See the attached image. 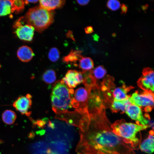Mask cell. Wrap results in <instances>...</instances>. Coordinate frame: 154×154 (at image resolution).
<instances>
[{
	"label": "cell",
	"instance_id": "8fae6325",
	"mask_svg": "<svg viewBox=\"0 0 154 154\" xmlns=\"http://www.w3.org/2000/svg\"><path fill=\"white\" fill-rule=\"evenodd\" d=\"M32 101L31 99L26 96H21L19 97L13 102V106L16 110L22 114L29 116L31 113L29 110L31 107Z\"/></svg>",
	"mask_w": 154,
	"mask_h": 154
},
{
	"label": "cell",
	"instance_id": "6da1fadb",
	"mask_svg": "<svg viewBox=\"0 0 154 154\" xmlns=\"http://www.w3.org/2000/svg\"><path fill=\"white\" fill-rule=\"evenodd\" d=\"M89 116L78 127V154H136V149L112 131L105 110Z\"/></svg>",
	"mask_w": 154,
	"mask_h": 154
},
{
	"label": "cell",
	"instance_id": "484cf974",
	"mask_svg": "<svg viewBox=\"0 0 154 154\" xmlns=\"http://www.w3.org/2000/svg\"><path fill=\"white\" fill-rule=\"evenodd\" d=\"M85 31L86 34H90L94 32L93 27L90 26H88L84 29Z\"/></svg>",
	"mask_w": 154,
	"mask_h": 154
},
{
	"label": "cell",
	"instance_id": "30bf717a",
	"mask_svg": "<svg viewBox=\"0 0 154 154\" xmlns=\"http://www.w3.org/2000/svg\"><path fill=\"white\" fill-rule=\"evenodd\" d=\"M125 112L131 119L136 121L137 123L143 125H148V120L143 116L141 109L139 107L129 104L126 106Z\"/></svg>",
	"mask_w": 154,
	"mask_h": 154
},
{
	"label": "cell",
	"instance_id": "7402d4cb",
	"mask_svg": "<svg viewBox=\"0 0 154 154\" xmlns=\"http://www.w3.org/2000/svg\"><path fill=\"white\" fill-rule=\"evenodd\" d=\"M12 6L11 12L18 13L24 9L25 4V1L22 0H11Z\"/></svg>",
	"mask_w": 154,
	"mask_h": 154
},
{
	"label": "cell",
	"instance_id": "52a82bcc",
	"mask_svg": "<svg viewBox=\"0 0 154 154\" xmlns=\"http://www.w3.org/2000/svg\"><path fill=\"white\" fill-rule=\"evenodd\" d=\"M71 104L72 107L78 110L87 111V105L88 98L87 90L83 87L77 89L74 93Z\"/></svg>",
	"mask_w": 154,
	"mask_h": 154
},
{
	"label": "cell",
	"instance_id": "4316f807",
	"mask_svg": "<svg viewBox=\"0 0 154 154\" xmlns=\"http://www.w3.org/2000/svg\"><path fill=\"white\" fill-rule=\"evenodd\" d=\"M121 14H125L127 10V6L124 4H122L121 5Z\"/></svg>",
	"mask_w": 154,
	"mask_h": 154
},
{
	"label": "cell",
	"instance_id": "2e32d148",
	"mask_svg": "<svg viewBox=\"0 0 154 154\" xmlns=\"http://www.w3.org/2000/svg\"><path fill=\"white\" fill-rule=\"evenodd\" d=\"M130 104L129 99L120 101L113 99L110 105V109L113 113L119 112L121 114H123L125 112L126 106Z\"/></svg>",
	"mask_w": 154,
	"mask_h": 154
},
{
	"label": "cell",
	"instance_id": "cb8c5ba5",
	"mask_svg": "<svg viewBox=\"0 0 154 154\" xmlns=\"http://www.w3.org/2000/svg\"><path fill=\"white\" fill-rule=\"evenodd\" d=\"M48 58L52 62H55L59 59L60 52L58 49L55 47L51 48L48 53Z\"/></svg>",
	"mask_w": 154,
	"mask_h": 154
},
{
	"label": "cell",
	"instance_id": "8992f818",
	"mask_svg": "<svg viewBox=\"0 0 154 154\" xmlns=\"http://www.w3.org/2000/svg\"><path fill=\"white\" fill-rule=\"evenodd\" d=\"M24 17H22L15 22L13 25L15 33L20 39L30 41L33 39L35 29L28 24L24 25Z\"/></svg>",
	"mask_w": 154,
	"mask_h": 154
},
{
	"label": "cell",
	"instance_id": "ac0fdd59",
	"mask_svg": "<svg viewBox=\"0 0 154 154\" xmlns=\"http://www.w3.org/2000/svg\"><path fill=\"white\" fill-rule=\"evenodd\" d=\"M78 66L83 71L92 70L94 64L92 59L89 57H82L79 60Z\"/></svg>",
	"mask_w": 154,
	"mask_h": 154
},
{
	"label": "cell",
	"instance_id": "5b68a950",
	"mask_svg": "<svg viewBox=\"0 0 154 154\" xmlns=\"http://www.w3.org/2000/svg\"><path fill=\"white\" fill-rule=\"evenodd\" d=\"M131 104L137 106L146 112H151L154 107V94L150 91L139 93L136 91L129 98Z\"/></svg>",
	"mask_w": 154,
	"mask_h": 154
},
{
	"label": "cell",
	"instance_id": "3957f363",
	"mask_svg": "<svg viewBox=\"0 0 154 154\" xmlns=\"http://www.w3.org/2000/svg\"><path fill=\"white\" fill-rule=\"evenodd\" d=\"M111 127L112 131L116 135L136 149L135 147L140 143V141L136 136L137 133L150 126L149 125H143L137 123L127 122L124 119H121L111 124Z\"/></svg>",
	"mask_w": 154,
	"mask_h": 154
},
{
	"label": "cell",
	"instance_id": "4fadbf2b",
	"mask_svg": "<svg viewBox=\"0 0 154 154\" xmlns=\"http://www.w3.org/2000/svg\"><path fill=\"white\" fill-rule=\"evenodd\" d=\"M154 131L152 130L147 138L139 144V148L142 151L151 154L154 151Z\"/></svg>",
	"mask_w": 154,
	"mask_h": 154
},
{
	"label": "cell",
	"instance_id": "44dd1931",
	"mask_svg": "<svg viewBox=\"0 0 154 154\" xmlns=\"http://www.w3.org/2000/svg\"><path fill=\"white\" fill-rule=\"evenodd\" d=\"M56 78L55 71L52 69L46 70L42 74L43 80L47 84H51L54 82Z\"/></svg>",
	"mask_w": 154,
	"mask_h": 154
},
{
	"label": "cell",
	"instance_id": "9c48e42d",
	"mask_svg": "<svg viewBox=\"0 0 154 154\" xmlns=\"http://www.w3.org/2000/svg\"><path fill=\"white\" fill-rule=\"evenodd\" d=\"M83 78L82 72L76 70H69L61 81L69 88H72L82 83Z\"/></svg>",
	"mask_w": 154,
	"mask_h": 154
},
{
	"label": "cell",
	"instance_id": "7a4b0ae2",
	"mask_svg": "<svg viewBox=\"0 0 154 154\" xmlns=\"http://www.w3.org/2000/svg\"><path fill=\"white\" fill-rule=\"evenodd\" d=\"M74 90L69 88L61 80L53 85L51 99L52 109L57 114H64L72 108L71 102Z\"/></svg>",
	"mask_w": 154,
	"mask_h": 154
},
{
	"label": "cell",
	"instance_id": "5bb4252c",
	"mask_svg": "<svg viewBox=\"0 0 154 154\" xmlns=\"http://www.w3.org/2000/svg\"><path fill=\"white\" fill-rule=\"evenodd\" d=\"M17 54L19 59L24 62L30 61L35 55L32 49L27 46L20 47L17 50Z\"/></svg>",
	"mask_w": 154,
	"mask_h": 154
},
{
	"label": "cell",
	"instance_id": "ba28073f",
	"mask_svg": "<svg viewBox=\"0 0 154 154\" xmlns=\"http://www.w3.org/2000/svg\"><path fill=\"white\" fill-rule=\"evenodd\" d=\"M142 76L137 82L138 86L145 91H154V71L149 68H146L143 71Z\"/></svg>",
	"mask_w": 154,
	"mask_h": 154
},
{
	"label": "cell",
	"instance_id": "277c9868",
	"mask_svg": "<svg viewBox=\"0 0 154 154\" xmlns=\"http://www.w3.org/2000/svg\"><path fill=\"white\" fill-rule=\"evenodd\" d=\"M24 19L27 24L33 26L38 32H41L53 22L54 13L40 6L35 7L29 10Z\"/></svg>",
	"mask_w": 154,
	"mask_h": 154
},
{
	"label": "cell",
	"instance_id": "f1b7e54d",
	"mask_svg": "<svg viewBox=\"0 0 154 154\" xmlns=\"http://www.w3.org/2000/svg\"><path fill=\"white\" fill-rule=\"evenodd\" d=\"M26 97L28 98L31 99L32 98V96L30 94H27Z\"/></svg>",
	"mask_w": 154,
	"mask_h": 154
},
{
	"label": "cell",
	"instance_id": "603a6c76",
	"mask_svg": "<svg viewBox=\"0 0 154 154\" xmlns=\"http://www.w3.org/2000/svg\"><path fill=\"white\" fill-rule=\"evenodd\" d=\"M92 72L96 79H100L104 77L106 74L107 72L103 66H100L97 67L93 70H92Z\"/></svg>",
	"mask_w": 154,
	"mask_h": 154
},
{
	"label": "cell",
	"instance_id": "7c38bea8",
	"mask_svg": "<svg viewBox=\"0 0 154 154\" xmlns=\"http://www.w3.org/2000/svg\"><path fill=\"white\" fill-rule=\"evenodd\" d=\"M133 88L132 86H127L123 83L122 86L114 88L112 91L113 99L120 101L129 99L130 96L127 93Z\"/></svg>",
	"mask_w": 154,
	"mask_h": 154
},
{
	"label": "cell",
	"instance_id": "9a60e30c",
	"mask_svg": "<svg viewBox=\"0 0 154 154\" xmlns=\"http://www.w3.org/2000/svg\"><path fill=\"white\" fill-rule=\"evenodd\" d=\"M39 1L40 7L49 11L60 8L65 3V1L62 0H41Z\"/></svg>",
	"mask_w": 154,
	"mask_h": 154
},
{
	"label": "cell",
	"instance_id": "e0dca14e",
	"mask_svg": "<svg viewBox=\"0 0 154 154\" xmlns=\"http://www.w3.org/2000/svg\"><path fill=\"white\" fill-rule=\"evenodd\" d=\"M82 53L81 50L72 49L67 56L63 58L62 61L67 64H73L77 66L76 62L83 57Z\"/></svg>",
	"mask_w": 154,
	"mask_h": 154
},
{
	"label": "cell",
	"instance_id": "4dcf8cb0",
	"mask_svg": "<svg viewBox=\"0 0 154 154\" xmlns=\"http://www.w3.org/2000/svg\"><path fill=\"white\" fill-rule=\"evenodd\" d=\"M1 65L0 64V68H1Z\"/></svg>",
	"mask_w": 154,
	"mask_h": 154
},
{
	"label": "cell",
	"instance_id": "d6986e66",
	"mask_svg": "<svg viewBox=\"0 0 154 154\" xmlns=\"http://www.w3.org/2000/svg\"><path fill=\"white\" fill-rule=\"evenodd\" d=\"M17 118V115L13 111L7 110L4 112L2 115L3 122L8 125H11L15 122Z\"/></svg>",
	"mask_w": 154,
	"mask_h": 154
},
{
	"label": "cell",
	"instance_id": "f546056e",
	"mask_svg": "<svg viewBox=\"0 0 154 154\" xmlns=\"http://www.w3.org/2000/svg\"><path fill=\"white\" fill-rule=\"evenodd\" d=\"M3 142L1 140H0V143H1Z\"/></svg>",
	"mask_w": 154,
	"mask_h": 154
},
{
	"label": "cell",
	"instance_id": "d4e9b609",
	"mask_svg": "<svg viewBox=\"0 0 154 154\" xmlns=\"http://www.w3.org/2000/svg\"><path fill=\"white\" fill-rule=\"evenodd\" d=\"M108 7L112 11L118 9L121 6L119 1L116 0H110L108 1L107 3Z\"/></svg>",
	"mask_w": 154,
	"mask_h": 154
},
{
	"label": "cell",
	"instance_id": "83f0119b",
	"mask_svg": "<svg viewBox=\"0 0 154 154\" xmlns=\"http://www.w3.org/2000/svg\"><path fill=\"white\" fill-rule=\"evenodd\" d=\"M90 1L89 0H77V2L81 5H85L87 4Z\"/></svg>",
	"mask_w": 154,
	"mask_h": 154
},
{
	"label": "cell",
	"instance_id": "ffe728a7",
	"mask_svg": "<svg viewBox=\"0 0 154 154\" xmlns=\"http://www.w3.org/2000/svg\"><path fill=\"white\" fill-rule=\"evenodd\" d=\"M11 0H0V16H5L11 13Z\"/></svg>",
	"mask_w": 154,
	"mask_h": 154
}]
</instances>
